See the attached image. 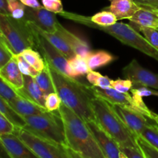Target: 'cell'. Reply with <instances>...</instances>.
<instances>
[{
    "mask_svg": "<svg viewBox=\"0 0 158 158\" xmlns=\"http://www.w3.org/2000/svg\"><path fill=\"white\" fill-rule=\"evenodd\" d=\"M110 5L109 11L115 15L117 20H129L140 8L134 0H108Z\"/></svg>",
    "mask_w": 158,
    "mask_h": 158,
    "instance_id": "19",
    "label": "cell"
},
{
    "mask_svg": "<svg viewBox=\"0 0 158 158\" xmlns=\"http://www.w3.org/2000/svg\"><path fill=\"white\" fill-rule=\"evenodd\" d=\"M138 31L142 33V35L146 38V40L158 49V29L151 27H144V26H138Z\"/></svg>",
    "mask_w": 158,
    "mask_h": 158,
    "instance_id": "32",
    "label": "cell"
},
{
    "mask_svg": "<svg viewBox=\"0 0 158 158\" xmlns=\"http://www.w3.org/2000/svg\"><path fill=\"white\" fill-rule=\"evenodd\" d=\"M14 134L40 158H69L65 146L35 135L24 128L16 127Z\"/></svg>",
    "mask_w": 158,
    "mask_h": 158,
    "instance_id": "7",
    "label": "cell"
},
{
    "mask_svg": "<svg viewBox=\"0 0 158 158\" xmlns=\"http://www.w3.org/2000/svg\"><path fill=\"white\" fill-rule=\"evenodd\" d=\"M86 60L89 67L92 70L97 68L107 66L110 63L115 60V56L105 50H97L90 52L86 57Z\"/></svg>",
    "mask_w": 158,
    "mask_h": 158,
    "instance_id": "22",
    "label": "cell"
},
{
    "mask_svg": "<svg viewBox=\"0 0 158 158\" xmlns=\"http://www.w3.org/2000/svg\"><path fill=\"white\" fill-rule=\"evenodd\" d=\"M0 32L13 55L21 53L28 48H35L33 32L25 19H16L0 12Z\"/></svg>",
    "mask_w": 158,
    "mask_h": 158,
    "instance_id": "5",
    "label": "cell"
},
{
    "mask_svg": "<svg viewBox=\"0 0 158 158\" xmlns=\"http://www.w3.org/2000/svg\"><path fill=\"white\" fill-rule=\"evenodd\" d=\"M0 158H12L9 155L6 146L0 138Z\"/></svg>",
    "mask_w": 158,
    "mask_h": 158,
    "instance_id": "43",
    "label": "cell"
},
{
    "mask_svg": "<svg viewBox=\"0 0 158 158\" xmlns=\"http://www.w3.org/2000/svg\"><path fill=\"white\" fill-rule=\"evenodd\" d=\"M13 57L16 60L17 63H18L19 68L20 71H21L23 75L26 76H30V77H35L39 74V71H37L36 69L34 67H32L24 58H23V56L21 54H15L13 55Z\"/></svg>",
    "mask_w": 158,
    "mask_h": 158,
    "instance_id": "31",
    "label": "cell"
},
{
    "mask_svg": "<svg viewBox=\"0 0 158 158\" xmlns=\"http://www.w3.org/2000/svg\"><path fill=\"white\" fill-rule=\"evenodd\" d=\"M8 11L12 17L16 19H23L26 14V6L19 0H7Z\"/></svg>",
    "mask_w": 158,
    "mask_h": 158,
    "instance_id": "30",
    "label": "cell"
},
{
    "mask_svg": "<svg viewBox=\"0 0 158 158\" xmlns=\"http://www.w3.org/2000/svg\"><path fill=\"white\" fill-rule=\"evenodd\" d=\"M129 20L138 26L158 29L157 14L155 11L147 8L140 7Z\"/></svg>",
    "mask_w": 158,
    "mask_h": 158,
    "instance_id": "20",
    "label": "cell"
},
{
    "mask_svg": "<svg viewBox=\"0 0 158 158\" xmlns=\"http://www.w3.org/2000/svg\"><path fill=\"white\" fill-rule=\"evenodd\" d=\"M66 151H67L69 158H87V157H83V156L80 155V154H77V153L74 152L73 151L69 149L68 148H66Z\"/></svg>",
    "mask_w": 158,
    "mask_h": 158,
    "instance_id": "45",
    "label": "cell"
},
{
    "mask_svg": "<svg viewBox=\"0 0 158 158\" xmlns=\"http://www.w3.org/2000/svg\"><path fill=\"white\" fill-rule=\"evenodd\" d=\"M122 73L135 87L146 86L158 90V74L143 67L135 59L122 69Z\"/></svg>",
    "mask_w": 158,
    "mask_h": 158,
    "instance_id": "9",
    "label": "cell"
},
{
    "mask_svg": "<svg viewBox=\"0 0 158 158\" xmlns=\"http://www.w3.org/2000/svg\"><path fill=\"white\" fill-rule=\"evenodd\" d=\"M0 77L15 90H18L23 86V74L20 71L18 63L13 56L0 69Z\"/></svg>",
    "mask_w": 158,
    "mask_h": 158,
    "instance_id": "16",
    "label": "cell"
},
{
    "mask_svg": "<svg viewBox=\"0 0 158 158\" xmlns=\"http://www.w3.org/2000/svg\"><path fill=\"white\" fill-rule=\"evenodd\" d=\"M144 8H147V9H152V10H156V11H158V5H157V6H153V7H144Z\"/></svg>",
    "mask_w": 158,
    "mask_h": 158,
    "instance_id": "48",
    "label": "cell"
},
{
    "mask_svg": "<svg viewBox=\"0 0 158 158\" xmlns=\"http://www.w3.org/2000/svg\"><path fill=\"white\" fill-rule=\"evenodd\" d=\"M140 7H153L157 6L158 0H134Z\"/></svg>",
    "mask_w": 158,
    "mask_h": 158,
    "instance_id": "41",
    "label": "cell"
},
{
    "mask_svg": "<svg viewBox=\"0 0 158 158\" xmlns=\"http://www.w3.org/2000/svg\"><path fill=\"white\" fill-rule=\"evenodd\" d=\"M0 96L8 102L11 101L19 96L16 91L9 86L1 77H0Z\"/></svg>",
    "mask_w": 158,
    "mask_h": 158,
    "instance_id": "35",
    "label": "cell"
},
{
    "mask_svg": "<svg viewBox=\"0 0 158 158\" xmlns=\"http://www.w3.org/2000/svg\"><path fill=\"white\" fill-rule=\"evenodd\" d=\"M19 1L27 7L39 8L42 6L38 2V0H19Z\"/></svg>",
    "mask_w": 158,
    "mask_h": 158,
    "instance_id": "42",
    "label": "cell"
},
{
    "mask_svg": "<svg viewBox=\"0 0 158 158\" xmlns=\"http://www.w3.org/2000/svg\"><path fill=\"white\" fill-rule=\"evenodd\" d=\"M43 6L46 9L56 14L63 12V6L61 0H41Z\"/></svg>",
    "mask_w": 158,
    "mask_h": 158,
    "instance_id": "37",
    "label": "cell"
},
{
    "mask_svg": "<svg viewBox=\"0 0 158 158\" xmlns=\"http://www.w3.org/2000/svg\"><path fill=\"white\" fill-rule=\"evenodd\" d=\"M153 96H156V97H158V90H154V95Z\"/></svg>",
    "mask_w": 158,
    "mask_h": 158,
    "instance_id": "50",
    "label": "cell"
},
{
    "mask_svg": "<svg viewBox=\"0 0 158 158\" xmlns=\"http://www.w3.org/2000/svg\"><path fill=\"white\" fill-rule=\"evenodd\" d=\"M152 120H154V121L156 123H157V125L158 126V114H155V113L153 112V114H152Z\"/></svg>",
    "mask_w": 158,
    "mask_h": 158,
    "instance_id": "47",
    "label": "cell"
},
{
    "mask_svg": "<svg viewBox=\"0 0 158 158\" xmlns=\"http://www.w3.org/2000/svg\"><path fill=\"white\" fill-rule=\"evenodd\" d=\"M34 79L46 96L52 93H55V88H54L53 83H52V77H51L46 64L45 69L39 73L38 75L34 77Z\"/></svg>",
    "mask_w": 158,
    "mask_h": 158,
    "instance_id": "25",
    "label": "cell"
},
{
    "mask_svg": "<svg viewBox=\"0 0 158 158\" xmlns=\"http://www.w3.org/2000/svg\"><path fill=\"white\" fill-rule=\"evenodd\" d=\"M140 137L158 151V126L157 123H153L147 127Z\"/></svg>",
    "mask_w": 158,
    "mask_h": 158,
    "instance_id": "29",
    "label": "cell"
},
{
    "mask_svg": "<svg viewBox=\"0 0 158 158\" xmlns=\"http://www.w3.org/2000/svg\"><path fill=\"white\" fill-rule=\"evenodd\" d=\"M60 14L64 18L72 20L75 23H80L106 32L118 40L123 44L131 46L158 61V49L153 46L143 35H141L140 32L135 30V29L130 25L122 23H116L115 24L110 26H100L91 23L89 17L87 16H83L64 11Z\"/></svg>",
    "mask_w": 158,
    "mask_h": 158,
    "instance_id": "3",
    "label": "cell"
},
{
    "mask_svg": "<svg viewBox=\"0 0 158 158\" xmlns=\"http://www.w3.org/2000/svg\"><path fill=\"white\" fill-rule=\"evenodd\" d=\"M0 44L3 45V46H6V47L8 48V46H7V44H6V40H5L4 37H3L2 34V32H0ZM8 49H9V48H8Z\"/></svg>",
    "mask_w": 158,
    "mask_h": 158,
    "instance_id": "46",
    "label": "cell"
},
{
    "mask_svg": "<svg viewBox=\"0 0 158 158\" xmlns=\"http://www.w3.org/2000/svg\"><path fill=\"white\" fill-rule=\"evenodd\" d=\"M34 26H35V25H34ZM35 28H36L37 30L39 31V32H40L43 36H44L51 44L53 45L58 50H60V52L67 58V60L75 56L76 54L74 53V52L72 50V49L69 47V46L67 44V43L65 41L64 39H63L60 34H58L57 32L52 33V32H46V31H43L42 30V29H39L36 26H35Z\"/></svg>",
    "mask_w": 158,
    "mask_h": 158,
    "instance_id": "21",
    "label": "cell"
},
{
    "mask_svg": "<svg viewBox=\"0 0 158 158\" xmlns=\"http://www.w3.org/2000/svg\"><path fill=\"white\" fill-rule=\"evenodd\" d=\"M0 112L6 116L16 127L23 128L26 125L24 118L19 115L9 105V102L0 96Z\"/></svg>",
    "mask_w": 158,
    "mask_h": 158,
    "instance_id": "24",
    "label": "cell"
},
{
    "mask_svg": "<svg viewBox=\"0 0 158 158\" xmlns=\"http://www.w3.org/2000/svg\"><path fill=\"white\" fill-rule=\"evenodd\" d=\"M111 104V103H110ZM114 110L117 113L123 123L129 128L130 131L136 137H140L143 130L149 125L155 123L154 120L150 119L144 114L134 110L119 105H113Z\"/></svg>",
    "mask_w": 158,
    "mask_h": 158,
    "instance_id": "10",
    "label": "cell"
},
{
    "mask_svg": "<svg viewBox=\"0 0 158 158\" xmlns=\"http://www.w3.org/2000/svg\"><path fill=\"white\" fill-rule=\"evenodd\" d=\"M46 64L52 77L55 92L60 97L62 103L86 122L97 120L91 103L94 95L88 85L61 73L48 63Z\"/></svg>",
    "mask_w": 158,
    "mask_h": 158,
    "instance_id": "1",
    "label": "cell"
},
{
    "mask_svg": "<svg viewBox=\"0 0 158 158\" xmlns=\"http://www.w3.org/2000/svg\"><path fill=\"white\" fill-rule=\"evenodd\" d=\"M23 58L37 71L41 72L46 67V62L40 56V52L34 50L32 48H28L21 52Z\"/></svg>",
    "mask_w": 158,
    "mask_h": 158,
    "instance_id": "26",
    "label": "cell"
},
{
    "mask_svg": "<svg viewBox=\"0 0 158 158\" xmlns=\"http://www.w3.org/2000/svg\"><path fill=\"white\" fill-rule=\"evenodd\" d=\"M0 12L9 15L8 11L7 0H0Z\"/></svg>",
    "mask_w": 158,
    "mask_h": 158,
    "instance_id": "44",
    "label": "cell"
},
{
    "mask_svg": "<svg viewBox=\"0 0 158 158\" xmlns=\"http://www.w3.org/2000/svg\"><path fill=\"white\" fill-rule=\"evenodd\" d=\"M120 151L128 158H146L139 148H120Z\"/></svg>",
    "mask_w": 158,
    "mask_h": 158,
    "instance_id": "39",
    "label": "cell"
},
{
    "mask_svg": "<svg viewBox=\"0 0 158 158\" xmlns=\"http://www.w3.org/2000/svg\"><path fill=\"white\" fill-rule=\"evenodd\" d=\"M112 88L122 93H128V91L132 89L133 83L128 79H117L116 80H112Z\"/></svg>",
    "mask_w": 158,
    "mask_h": 158,
    "instance_id": "38",
    "label": "cell"
},
{
    "mask_svg": "<svg viewBox=\"0 0 158 158\" xmlns=\"http://www.w3.org/2000/svg\"><path fill=\"white\" fill-rule=\"evenodd\" d=\"M13 56L10 50L6 46L0 44V69L4 66Z\"/></svg>",
    "mask_w": 158,
    "mask_h": 158,
    "instance_id": "40",
    "label": "cell"
},
{
    "mask_svg": "<svg viewBox=\"0 0 158 158\" xmlns=\"http://www.w3.org/2000/svg\"><path fill=\"white\" fill-rule=\"evenodd\" d=\"M24 19L39 29L52 33L56 32L58 25L60 24L56 13L49 12L43 6L39 8L26 6Z\"/></svg>",
    "mask_w": 158,
    "mask_h": 158,
    "instance_id": "11",
    "label": "cell"
},
{
    "mask_svg": "<svg viewBox=\"0 0 158 158\" xmlns=\"http://www.w3.org/2000/svg\"><path fill=\"white\" fill-rule=\"evenodd\" d=\"M91 23L100 26H110L117 23V19L110 11L103 10L89 17Z\"/></svg>",
    "mask_w": 158,
    "mask_h": 158,
    "instance_id": "27",
    "label": "cell"
},
{
    "mask_svg": "<svg viewBox=\"0 0 158 158\" xmlns=\"http://www.w3.org/2000/svg\"><path fill=\"white\" fill-rule=\"evenodd\" d=\"M86 79L92 86H98L103 89L112 88V80H110L107 76H103L96 71L91 70L88 73L86 74Z\"/></svg>",
    "mask_w": 158,
    "mask_h": 158,
    "instance_id": "28",
    "label": "cell"
},
{
    "mask_svg": "<svg viewBox=\"0 0 158 158\" xmlns=\"http://www.w3.org/2000/svg\"></svg>",
    "mask_w": 158,
    "mask_h": 158,
    "instance_id": "52",
    "label": "cell"
},
{
    "mask_svg": "<svg viewBox=\"0 0 158 158\" xmlns=\"http://www.w3.org/2000/svg\"><path fill=\"white\" fill-rule=\"evenodd\" d=\"M137 143L146 158H158V151L141 137H137Z\"/></svg>",
    "mask_w": 158,
    "mask_h": 158,
    "instance_id": "33",
    "label": "cell"
},
{
    "mask_svg": "<svg viewBox=\"0 0 158 158\" xmlns=\"http://www.w3.org/2000/svg\"><path fill=\"white\" fill-rule=\"evenodd\" d=\"M16 127L0 112V136L4 134H14Z\"/></svg>",
    "mask_w": 158,
    "mask_h": 158,
    "instance_id": "36",
    "label": "cell"
},
{
    "mask_svg": "<svg viewBox=\"0 0 158 158\" xmlns=\"http://www.w3.org/2000/svg\"><path fill=\"white\" fill-rule=\"evenodd\" d=\"M11 107L21 117H30L47 112V110L37 103L19 95L9 102Z\"/></svg>",
    "mask_w": 158,
    "mask_h": 158,
    "instance_id": "18",
    "label": "cell"
},
{
    "mask_svg": "<svg viewBox=\"0 0 158 158\" xmlns=\"http://www.w3.org/2000/svg\"><path fill=\"white\" fill-rule=\"evenodd\" d=\"M0 138L12 158H40L15 134H4Z\"/></svg>",
    "mask_w": 158,
    "mask_h": 158,
    "instance_id": "14",
    "label": "cell"
},
{
    "mask_svg": "<svg viewBox=\"0 0 158 158\" xmlns=\"http://www.w3.org/2000/svg\"><path fill=\"white\" fill-rule=\"evenodd\" d=\"M97 121L120 148H138L137 137L126 126L112 104L99 97L91 100Z\"/></svg>",
    "mask_w": 158,
    "mask_h": 158,
    "instance_id": "4",
    "label": "cell"
},
{
    "mask_svg": "<svg viewBox=\"0 0 158 158\" xmlns=\"http://www.w3.org/2000/svg\"><path fill=\"white\" fill-rule=\"evenodd\" d=\"M88 88L94 96L106 100L111 104L119 105V106L139 111L134 104L132 96L130 95L129 93L119 92L113 88L103 89V88L94 86H88Z\"/></svg>",
    "mask_w": 158,
    "mask_h": 158,
    "instance_id": "13",
    "label": "cell"
},
{
    "mask_svg": "<svg viewBox=\"0 0 158 158\" xmlns=\"http://www.w3.org/2000/svg\"><path fill=\"white\" fill-rule=\"evenodd\" d=\"M56 32L60 34L64 39L65 41L67 43V44L69 45V47L72 49L76 55L86 58L91 52L89 44L85 40L76 35L70 31L67 30L60 23L58 25L57 30Z\"/></svg>",
    "mask_w": 158,
    "mask_h": 158,
    "instance_id": "17",
    "label": "cell"
},
{
    "mask_svg": "<svg viewBox=\"0 0 158 158\" xmlns=\"http://www.w3.org/2000/svg\"><path fill=\"white\" fill-rule=\"evenodd\" d=\"M120 158H128L127 157L126 155H125L124 154H123V153H122V152H120Z\"/></svg>",
    "mask_w": 158,
    "mask_h": 158,
    "instance_id": "49",
    "label": "cell"
},
{
    "mask_svg": "<svg viewBox=\"0 0 158 158\" xmlns=\"http://www.w3.org/2000/svg\"><path fill=\"white\" fill-rule=\"evenodd\" d=\"M23 80H24V83L23 87L18 90H15L18 95L25 97L37 103L40 106L46 108L45 103H46V95L37 84L34 77L23 75Z\"/></svg>",
    "mask_w": 158,
    "mask_h": 158,
    "instance_id": "15",
    "label": "cell"
},
{
    "mask_svg": "<svg viewBox=\"0 0 158 158\" xmlns=\"http://www.w3.org/2000/svg\"><path fill=\"white\" fill-rule=\"evenodd\" d=\"M62 100L56 93H52L46 97L45 107L49 112H54L59 110L61 106Z\"/></svg>",
    "mask_w": 158,
    "mask_h": 158,
    "instance_id": "34",
    "label": "cell"
},
{
    "mask_svg": "<svg viewBox=\"0 0 158 158\" xmlns=\"http://www.w3.org/2000/svg\"><path fill=\"white\" fill-rule=\"evenodd\" d=\"M23 118L26 125L23 128L26 131L48 140L66 146L64 124L59 110L47 111Z\"/></svg>",
    "mask_w": 158,
    "mask_h": 158,
    "instance_id": "6",
    "label": "cell"
},
{
    "mask_svg": "<svg viewBox=\"0 0 158 158\" xmlns=\"http://www.w3.org/2000/svg\"><path fill=\"white\" fill-rule=\"evenodd\" d=\"M151 10H152V9H151ZM154 11H155L156 13H157V15H158V11H156V10H154Z\"/></svg>",
    "mask_w": 158,
    "mask_h": 158,
    "instance_id": "51",
    "label": "cell"
},
{
    "mask_svg": "<svg viewBox=\"0 0 158 158\" xmlns=\"http://www.w3.org/2000/svg\"><path fill=\"white\" fill-rule=\"evenodd\" d=\"M59 111L64 124L66 148L85 157L106 158L83 119L63 103Z\"/></svg>",
    "mask_w": 158,
    "mask_h": 158,
    "instance_id": "2",
    "label": "cell"
},
{
    "mask_svg": "<svg viewBox=\"0 0 158 158\" xmlns=\"http://www.w3.org/2000/svg\"><path fill=\"white\" fill-rule=\"evenodd\" d=\"M96 141L106 158H120V149L117 142L102 128L97 120L86 122Z\"/></svg>",
    "mask_w": 158,
    "mask_h": 158,
    "instance_id": "12",
    "label": "cell"
},
{
    "mask_svg": "<svg viewBox=\"0 0 158 158\" xmlns=\"http://www.w3.org/2000/svg\"><path fill=\"white\" fill-rule=\"evenodd\" d=\"M28 24L33 32L35 48L43 55L45 62L61 73L72 77L68 66L67 58L53 45L51 44L44 36H43L32 23L28 22Z\"/></svg>",
    "mask_w": 158,
    "mask_h": 158,
    "instance_id": "8",
    "label": "cell"
},
{
    "mask_svg": "<svg viewBox=\"0 0 158 158\" xmlns=\"http://www.w3.org/2000/svg\"><path fill=\"white\" fill-rule=\"evenodd\" d=\"M68 66L73 78L86 75L92 70L88 66L86 59L78 55L68 60Z\"/></svg>",
    "mask_w": 158,
    "mask_h": 158,
    "instance_id": "23",
    "label": "cell"
}]
</instances>
